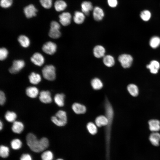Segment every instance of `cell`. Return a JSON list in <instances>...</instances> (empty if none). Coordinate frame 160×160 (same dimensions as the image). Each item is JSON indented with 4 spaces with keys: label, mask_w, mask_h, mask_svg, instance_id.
I'll use <instances>...</instances> for the list:
<instances>
[{
    "label": "cell",
    "mask_w": 160,
    "mask_h": 160,
    "mask_svg": "<svg viewBox=\"0 0 160 160\" xmlns=\"http://www.w3.org/2000/svg\"><path fill=\"white\" fill-rule=\"evenodd\" d=\"M12 148L14 150H17L21 147L22 143L21 141L19 139H13L11 143Z\"/></svg>",
    "instance_id": "obj_35"
},
{
    "label": "cell",
    "mask_w": 160,
    "mask_h": 160,
    "mask_svg": "<svg viewBox=\"0 0 160 160\" xmlns=\"http://www.w3.org/2000/svg\"><path fill=\"white\" fill-rule=\"evenodd\" d=\"M9 148L6 146L1 145L0 147V156L3 158L7 157L9 154Z\"/></svg>",
    "instance_id": "obj_34"
},
{
    "label": "cell",
    "mask_w": 160,
    "mask_h": 160,
    "mask_svg": "<svg viewBox=\"0 0 160 160\" xmlns=\"http://www.w3.org/2000/svg\"><path fill=\"white\" fill-rule=\"evenodd\" d=\"M141 18L144 21L149 20L151 16V14L150 11L148 10H145L142 11L140 14Z\"/></svg>",
    "instance_id": "obj_37"
},
{
    "label": "cell",
    "mask_w": 160,
    "mask_h": 160,
    "mask_svg": "<svg viewBox=\"0 0 160 160\" xmlns=\"http://www.w3.org/2000/svg\"><path fill=\"white\" fill-rule=\"evenodd\" d=\"M60 26L59 24L57 22L53 21L50 23V28L49 33V36L52 38L57 39L61 35L60 31Z\"/></svg>",
    "instance_id": "obj_5"
},
{
    "label": "cell",
    "mask_w": 160,
    "mask_h": 160,
    "mask_svg": "<svg viewBox=\"0 0 160 160\" xmlns=\"http://www.w3.org/2000/svg\"><path fill=\"white\" fill-rule=\"evenodd\" d=\"M65 95L63 93L57 94L54 97L55 102L59 107H62L64 105Z\"/></svg>",
    "instance_id": "obj_27"
},
{
    "label": "cell",
    "mask_w": 160,
    "mask_h": 160,
    "mask_svg": "<svg viewBox=\"0 0 160 160\" xmlns=\"http://www.w3.org/2000/svg\"><path fill=\"white\" fill-rule=\"evenodd\" d=\"M23 10L26 17L28 18L35 16L37 12V9L32 4H29L25 7Z\"/></svg>",
    "instance_id": "obj_10"
},
{
    "label": "cell",
    "mask_w": 160,
    "mask_h": 160,
    "mask_svg": "<svg viewBox=\"0 0 160 160\" xmlns=\"http://www.w3.org/2000/svg\"><path fill=\"white\" fill-rule=\"evenodd\" d=\"M12 3V0H1L0 5L3 8H6L10 7Z\"/></svg>",
    "instance_id": "obj_40"
},
{
    "label": "cell",
    "mask_w": 160,
    "mask_h": 160,
    "mask_svg": "<svg viewBox=\"0 0 160 160\" xmlns=\"http://www.w3.org/2000/svg\"><path fill=\"white\" fill-rule=\"evenodd\" d=\"M26 93L27 95L31 98H36L39 94L38 89L35 87H29L26 89Z\"/></svg>",
    "instance_id": "obj_22"
},
{
    "label": "cell",
    "mask_w": 160,
    "mask_h": 160,
    "mask_svg": "<svg viewBox=\"0 0 160 160\" xmlns=\"http://www.w3.org/2000/svg\"><path fill=\"white\" fill-rule=\"evenodd\" d=\"M149 140L151 144L155 146L159 145L160 134L156 132L152 133L149 137Z\"/></svg>",
    "instance_id": "obj_17"
},
{
    "label": "cell",
    "mask_w": 160,
    "mask_h": 160,
    "mask_svg": "<svg viewBox=\"0 0 160 160\" xmlns=\"http://www.w3.org/2000/svg\"><path fill=\"white\" fill-rule=\"evenodd\" d=\"M23 128L24 125L21 122L15 121L13 122L12 129L14 132L20 134L23 131Z\"/></svg>",
    "instance_id": "obj_23"
},
{
    "label": "cell",
    "mask_w": 160,
    "mask_h": 160,
    "mask_svg": "<svg viewBox=\"0 0 160 160\" xmlns=\"http://www.w3.org/2000/svg\"><path fill=\"white\" fill-rule=\"evenodd\" d=\"M3 127V124L1 121L0 122V129L1 130Z\"/></svg>",
    "instance_id": "obj_44"
},
{
    "label": "cell",
    "mask_w": 160,
    "mask_h": 160,
    "mask_svg": "<svg viewBox=\"0 0 160 160\" xmlns=\"http://www.w3.org/2000/svg\"><path fill=\"white\" fill-rule=\"evenodd\" d=\"M105 48L100 45L95 46L93 49V55L97 58L103 57L105 55Z\"/></svg>",
    "instance_id": "obj_16"
},
{
    "label": "cell",
    "mask_w": 160,
    "mask_h": 160,
    "mask_svg": "<svg viewBox=\"0 0 160 160\" xmlns=\"http://www.w3.org/2000/svg\"><path fill=\"white\" fill-rule=\"evenodd\" d=\"M40 3L44 8L48 9L51 7L52 4V0H40Z\"/></svg>",
    "instance_id": "obj_38"
},
{
    "label": "cell",
    "mask_w": 160,
    "mask_h": 160,
    "mask_svg": "<svg viewBox=\"0 0 160 160\" xmlns=\"http://www.w3.org/2000/svg\"><path fill=\"white\" fill-rule=\"evenodd\" d=\"M149 44L153 48H157L160 45V38L156 36L152 37L150 41Z\"/></svg>",
    "instance_id": "obj_32"
},
{
    "label": "cell",
    "mask_w": 160,
    "mask_h": 160,
    "mask_svg": "<svg viewBox=\"0 0 160 160\" xmlns=\"http://www.w3.org/2000/svg\"><path fill=\"white\" fill-rule=\"evenodd\" d=\"M6 97L4 92L1 91L0 92V104L3 105L5 102Z\"/></svg>",
    "instance_id": "obj_41"
},
{
    "label": "cell",
    "mask_w": 160,
    "mask_h": 160,
    "mask_svg": "<svg viewBox=\"0 0 160 160\" xmlns=\"http://www.w3.org/2000/svg\"><path fill=\"white\" fill-rule=\"evenodd\" d=\"M74 22L78 24L82 23L85 19L84 14L83 12L79 11L75 12L73 17Z\"/></svg>",
    "instance_id": "obj_21"
},
{
    "label": "cell",
    "mask_w": 160,
    "mask_h": 160,
    "mask_svg": "<svg viewBox=\"0 0 160 160\" xmlns=\"http://www.w3.org/2000/svg\"><path fill=\"white\" fill-rule=\"evenodd\" d=\"M41 157L42 160H52L53 156L51 151H47L42 154Z\"/></svg>",
    "instance_id": "obj_36"
},
{
    "label": "cell",
    "mask_w": 160,
    "mask_h": 160,
    "mask_svg": "<svg viewBox=\"0 0 160 160\" xmlns=\"http://www.w3.org/2000/svg\"><path fill=\"white\" fill-rule=\"evenodd\" d=\"M20 160H32L30 155L28 154H23L20 158Z\"/></svg>",
    "instance_id": "obj_43"
},
{
    "label": "cell",
    "mask_w": 160,
    "mask_h": 160,
    "mask_svg": "<svg viewBox=\"0 0 160 160\" xmlns=\"http://www.w3.org/2000/svg\"><path fill=\"white\" fill-rule=\"evenodd\" d=\"M8 52L5 48L2 47L0 49V59L1 60H5L7 57Z\"/></svg>",
    "instance_id": "obj_39"
},
{
    "label": "cell",
    "mask_w": 160,
    "mask_h": 160,
    "mask_svg": "<svg viewBox=\"0 0 160 160\" xmlns=\"http://www.w3.org/2000/svg\"><path fill=\"white\" fill-rule=\"evenodd\" d=\"M81 10L84 14L88 15L90 11L92 10L93 7L92 3L89 1H84L81 4Z\"/></svg>",
    "instance_id": "obj_19"
},
{
    "label": "cell",
    "mask_w": 160,
    "mask_h": 160,
    "mask_svg": "<svg viewBox=\"0 0 160 160\" xmlns=\"http://www.w3.org/2000/svg\"><path fill=\"white\" fill-rule=\"evenodd\" d=\"M104 15L103 10L100 7L96 6L93 9V17L96 21H99L103 19Z\"/></svg>",
    "instance_id": "obj_15"
},
{
    "label": "cell",
    "mask_w": 160,
    "mask_h": 160,
    "mask_svg": "<svg viewBox=\"0 0 160 160\" xmlns=\"http://www.w3.org/2000/svg\"><path fill=\"white\" fill-rule=\"evenodd\" d=\"M18 41L20 45L23 47L27 48L30 45V40L29 38L25 35L20 36L18 38Z\"/></svg>",
    "instance_id": "obj_28"
},
{
    "label": "cell",
    "mask_w": 160,
    "mask_h": 160,
    "mask_svg": "<svg viewBox=\"0 0 160 160\" xmlns=\"http://www.w3.org/2000/svg\"><path fill=\"white\" fill-rule=\"evenodd\" d=\"M95 122L97 127H105L108 124L109 120L105 115H100L95 118Z\"/></svg>",
    "instance_id": "obj_14"
},
{
    "label": "cell",
    "mask_w": 160,
    "mask_h": 160,
    "mask_svg": "<svg viewBox=\"0 0 160 160\" xmlns=\"http://www.w3.org/2000/svg\"><path fill=\"white\" fill-rule=\"evenodd\" d=\"M56 160H63L61 159H58Z\"/></svg>",
    "instance_id": "obj_45"
},
{
    "label": "cell",
    "mask_w": 160,
    "mask_h": 160,
    "mask_svg": "<svg viewBox=\"0 0 160 160\" xmlns=\"http://www.w3.org/2000/svg\"><path fill=\"white\" fill-rule=\"evenodd\" d=\"M148 124L149 129L151 131L156 132L160 130V121L156 119H152L149 121Z\"/></svg>",
    "instance_id": "obj_18"
},
{
    "label": "cell",
    "mask_w": 160,
    "mask_h": 160,
    "mask_svg": "<svg viewBox=\"0 0 160 160\" xmlns=\"http://www.w3.org/2000/svg\"><path fill=\"white\" fill-rule=\"evenodd\" d=\"M96 124L90 122L87 123L86 125L87 129L89 133L92 135H94L97 132V128Z\"/></svg>",
    "instance_id": "obj_31"
},
{
    "label": "cell",
    "mask_w": 160,
    "mask_h": 160,
    "mask_svg": "<svg viewBox=\"0 0 160 160\" xmlns=\"http://www.w3.org/2000/svg\"><path fill=\"white\" fill-rule=\"evenodd\" d=\"M118 60L123 68H127L131 66L133 58L130 55L123 54L119 56Z\"/></svg>",
    "instance_id": "obj_6"
},
{
    "label": "cell",
    "mask_w": 160,
    "mask_h": 160,
    "mask_svg": "<svg viewBox=\"0 0 160 160\" xmlns=\"http://www.w3.org/2000/svg\"><path fill=\"white\" fill-rule=\"evenodd\" d=\"M51 95L50 92L48 91H42L40 93L39 100L44 103H50L52 101Z\"/></svg>",
    "instance_id": "obj_12"
},
{
    "label": "cell",
    "mask_w": 160,
    "mask_h": 160,
    "mask_svg": "<svg viewBox=\"0 0 160 160\" xmlns=\"http://www.w3.org/2000/svg\"><path fill=\"white\" fill-rule=\"evenodd\" d=\"M91 84L92 88L95 90H99L101 89L103 86L102 81L99 78H95L91 81Z\"/></svg>",
    "instance_id": "obj_24"
},
{
    "label": "cell",
    "mask_w": 160,
    "mask_h": 160,
    "mask_svg": "<svg viewBox=\"0 0 160 160\" xmlns=\"http://www.w3.org/2000/svg\"><path fill=\"white\" fill-rule=\"evenodd\" d=\"M66 3L63 0H57L54 4L55 8L56 10L60 12L64 10L67 7Z\"/></svg>",
    "instance_id": "obj_29"
},
{
    "label": "cell",
    "mask_w": 160,
    "mask_h": 160,
    "mask_svg": "<svg viewBox=\"0 0 160 160\" xmlns=\"http://www.w3.org/2000/svg\"><path fill=\"white\" fill-rule=\"evenodd\" d=\"M72 108L73 112L78 114H84L87 111L84 105L78 103H73L72 105Z\"/></svg>",
    "instance_id": "obj_13"
},
{
    "label": "cell",
    "mask_w": 160,
    "mask_h": 160,
    "mask_svg": "<svg viewBox=\"0 0 160 160\" xmlns=\"http://www.w3.org/2000/svg\"><path fill=\"white\" fill-rule=\"evenodd\" d=\"M103 62L104 64L108 67H111L114 64L115 61L114 57L110 55H105L103 57Z\"/></svg>",
    "instance_id": "obj_26"
},
{
    "label": "cell",
    "mask_w": 160,
    "mask_h": 160,
    "mask_svg": "<svg viewBox=\"0 0 160 160\" xmlns=\"http://www.w3.org/2000/svg\"><path fill=\"white\" fill-rule=\"evenodd\" d=\"M52 121L56 125L62 127L65 125L67 123V119L66 112L63 110H59L55 116L52 117Z\"/></svg>",
    "instance_id": "obj_3"
},
{
    "label": "cell",
    "mask_w": 160,
    "mask_h": 160,
    "mask_svg": "<svg viewBox=\"0 0 160 160\" xmlns=\"http://www.w3.org/2000/svg\"><path fill=\"white\" fill-rule=\"evenodd\" d=\"M25 62L23 60H16L13 61L12 66L9 69V72L12 74L19 72L25 66Z\"/></svg>",
    "instance_id": "obj_7"
},
{
    "label": "cell",
    "mask_w": 160,
    "mask_h": 160,
    "mask_svg": "<svg viewBox=\"0 0 160 160\" xmlns=\"http://www.w3.org/2000/svg\"><path fill=\"white\" fill-rule=\"evenodd\" d=\"M109 6L111 7H116L118 4L117 0H107Z\"/></svg>",
    "instance_id": "obj_42"
},
{
    "label": "cell",
    "mask_w": 160,
    "mask_h": 160,
    "mask_svg": "<svg viewBox=\"0 0 160 160\" xmlns=\"http://www.w3.org/2000/svg\"><path fill=\"white\" fill-rule=\"evenodd\" d=\"M6 119L10 122H14L15 121L17 117L16 114L13 112L7 111L5 115Z\"/></svg>",
    "instance_id": "obj_33"
},
{
    "label": "cell",
    "mask_w": 160,
    "mask_h": 160,
    "mask_svg": "<svg viewBox=\"0 0 160 160\" xmlns=\"http://www.w3.org/2000/svg\"><path fill=\"white\" fill-rule=\"evenodd\" d=\"M31 60L34 64L39 66H42L44 62V57L39 52L34 53L31 57Z\"/></svg>",
    "instance_id": "obj_9"
},
{
    "label": "cell",
    "mask_w": 160,
    "mask_h": 160,
    "mask_svg": "<svg viewBox=\"0 0 160 160\" xmlns=\"http://www.w3.org/2000/svg\"><path fill=\"white\" fill-rule=\"evenodd\" d=\"M105 115L109 120L108 124L105 127V137L107 143L109 144L111 137V126L114 117L113 106L107 97H105L104 103Z\"/></svg>",
    "instance_id": "obj_2"
},
{
    "label": "cell",
    "mask_w": 160,
    "mask_h": 160,
    "mask_svg": "<svg viewBox=\"0 0 160 160\" xmlns=\"http://www.w3.org/2000/svg\"><path fill=\"white\" fill-rule=\"evenodd\" d=\"M30 82L33 84H36L39 83L41 80L40 75L37 73L33 72L28 77Z\"/></svg>",
    "instance_id": "obj_25"
},
{
    "label": "cell",
    "mask_w": 160,
    "mask_h": 160,
    "mask_svg": "<svg viewBox=\"0 0 160 160\" xmlns=\"http://www.w3.org/2000/svg\"><path fill=\"white\" fill-rule=\"evenodd\" d=\"M127 89L129 94L133 97L137 96L139 93L137 87L134 84H130L127 87Z\"/></svg>",
    "instance_id": "obj_30"
},
{
    "label": "cell",
    "mask_w": 160,
    "mask_h": 160,
    "mask_svg": "<svg viewBox=\"0 0 160 160\" xmlns=\"http://www.w3.org/2000/svg\"><path fill=\"white\" fill-rule=\"evenodd\" d=\"M146 67L150 69L151 73L156 74L158 72V70L160 67V65L158 61L153 60L151 61L150 64L147 65Z\"/></svg>",
    "instance_id": "obj_20"
},
{
    "label": "cell",
    "mask_w": 160,
    "mask_h": 160,
    "mask_svg": "<svg viewBox=\"0 0 160 160\" xmlns=\"http://www.w3.org/2000/svg\"><path fill=\"white\" fill-rule=\"evenodd\" d=\"M27 143L31 149L37 153L41 152L47 148L49 145V142L46 137H43L40 140L32 133L27 134L26 137Z\"/></svg>",
    "instance_id": "obj_1"
},
{
    "label": "cell",
    "mask_w": 160,
    "mask_h": 160,
    "mask_svg": "<svg viewBox=\"0 0 160 160\" xmlns=\"http://www.w3.org/2000/svg\"><path fill=\"white\" fill-rule=\"evenodd\" d=\"M42 73L44 78L48 80L53 81L56 78L55 68L52 65H47L44 66Z\"/></svg>",
    "instance_id": "obj_4"
},
{
    "label": "cell",
    "mask_w": 160,
    "mask_h": 160,
    "mask_svg": "<svg viewBox=\"0 0 160 160\" xmlns=\"http://www.w3.org/2000/svg\"><path fill=\"white\" fill-rule=\"evenodd\" d=\"M59 21L64 26L68 25L71 23V16L68 12H64L59 15Z\"/></svg>",
    "instance_id": "obj_11"
},
{
    "label": "cell",
    "mask_w": 160,
    "mask_h": 160,
    "mask_svg": "<svg viewBox=\"0 0 160 160\" xmlns=\"http://www.w3.org/2000/svg\"><path fill=\"white\" fill-rule=\"evenodd\" d=\"M56 44L54 42L49 41L45 43L42 47L43 51L49 55H52L56 52Z\"/></svg>",
    "instance_id": "obj_8"
}]
</instances>
